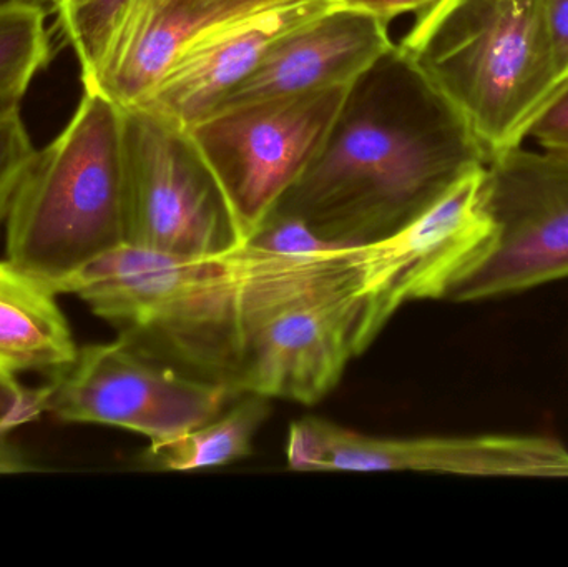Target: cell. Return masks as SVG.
<instances>
[{
  "instance_id": "cell-15",
  "label": "cell",
  "mask_w": 568,
  "mask_h": 567,
  "mask_svg": "<svg viewBox=\"0 0 568 567\" xmlns=\"http://www.w3.org/2000/svg\"><path fill=\"white\" fill-rule=\"evenodd\" d=\"M59 293L12 260H0V372L55 375L79 353Z\"/></svg>"
},
{
  "instance_id": "cell-19",
  "label": "cell",
  "mask_w": 568,
  "mask_h": 567,
  "mask_svg": "<svg viewBox=\"0 0 568 567\" xmlns=\"http://www.w3.org/2000/svg\"><path fill=\"white\" fill-rule=\"evenodd\" d=\"M245 243L283 255H314L347 246L323 239L296 216L280 213H270L268 219Z\"/></svg>"
},
{
  "instance_id": "cell-12",
  "label": "cell",
  "mask_w": 568,
  "mask_h": 567,
  "mask_svg": "<svg viewBox=\"0 0 568 567\" xmlns=\"http://www.w3.org/2000/svg\"><path fill=\"white\" fill-rule=\"evenodd\" d=\"M337 7V0H273L210 23L180 47L136 105L189 130L255 69L280 37Z\"/></svg>"
},
{
  "instance_id": "cell-6",
  "label": "cell",
  "mask_w": 568,
  "mask_h": 567,
  "mask_svg": "<svg viewBox=\"0 0 568 567\" xmlns=\"http://www.w3.org/2000/svg\"><path fill=\"white\" fill-rule=\"evenodd\" d=\"M120 109L125 242L182 255H220L242 245L189 130L142 105Z\"/></svg>"
},
{
  "instance_id": "cell-11",
  "label": "cell",
  "mask_w": 568,
  "mask_h": 567,
  "mask_svg": "<svg viewBox=\"0 0 568 567\" xmlns=\"http://www.w3.org/2000/svg\"><path fill=\"white\" fill-rule=\"evenodd\" d=\"M286 459L294 472L568 478V448L547 436L381 438L314 416L290 426Z\"/></svg>"
},
{
  "instance_id": "cell-9",
  "label": "cell",
  "mask_w": 568,
  "mask_h": 567,
  "mask_svg": "<svg viewBox=\"0 0 568 567\" xmlns=\"http://www.w3.org/2000/svg\"><path fill=\"white\" fill-rule=\"evenodd\" d=\"M40 392L43 412L60 422L129 429L150 445L185 435L243 395L185 375L119 336L80 346L75 360L49 376Z\"/></svg>"
},
{
  "instance_id": "cell-17",
  "label": "cell",
  "mask_w": 568,
  "mask_h": 567,
  "mask_svg": "<svg viewBox=\"0 0 568 567\" xmlns=\"http://www.w3.org/2000/svg\"><path fill=\"white\" fill-rule=\"evenodd\" d=\"M50 57L45 13L0 10V119L19 112L30 82Z\"/></svg>"
},
{
  "instance_id": "cell-5",
  "label": "cell",
  "mask_w": 568,
  "mask_h": 567,
  "mask_svg": "<svg viewBox=\"0 0 568 567\" xmlns=\"http://www.w3.org/2000/svg\"><path fill=\"white\" fill-rule=\"evenodd\" d=\"M125 242L122 109L95 90L27 166L6 220L7 259L47 283Z\"/></svg>"
},
{
  "instance_id": "cell-8",
  "label": "cell",
  "mask_w": 568,
  "mask_h": 567,
  "mask_svg": "<svg viewBox=\"0 0 568 567\" xmlns=\"http://www.w3.org/2000/svg\"><path fill=\"white\" fill-rule=\"evenodd\" d=\"M489 206V169L476 162L403 229L357 245L356 266L366 298L364 352L400 306L449 298L496 239Z\"/></svg>"
},
{
  "instance_id": "cell-13",
  "label": "cell",
  "mask_w": 568,
  "mask_h": 567,
  "mask_svg": "<svg viewBox=\"0 0 568 567\" xmlns=\"http://www.w3.org/2000/svg\"><path fill=\"white\" fill-rule=\"evenodd\" d=\"M389 22L364 10L337 7L280 37L255 69L210 113L258 100L349 85L393 49ZM209 113V115H210Z\"/></svg>"
},
{
  "instance_id": "cell-24",
  "label": "cell",
  "mask_w": 568,
  "mask_h": 567,
  "mask_svg": "<svg viewBox=\"0 0 568 567\" xmlns=\"http://www.w3.org/2000/svg\"><path fill=\"white\" fill-rule=\"evenodd\" d=\"M346 9L364 10L389 22L394 17L407 12H423L439 0H337Z\"/></svg>"
},
{
  "instance_id": "cell-22",
  "label": "cell",
  "mask_w": 568,
  "mask_h": 567,
  "mask_svg": "<svg viewBox=\"0 0 568 567\" xmlns=\"http://www.w3.org/2000/svg\"><path fill=\"white\" fill-rule=\"evenodd\" d=\"M542 6L554 85L559 99L568 89V0H542Z\"/></svg>"
},
{
  "instance_id": "cell-3",
  "label": "cell",
  "mask_w": 568,
  "mask_h": 567,
  "mask_svg": "<svg viewBox=\"0 0 568 567\" xmlns=\"http://www.w3.org/2000/svg\"><path fill=\"white\" fill-rule=\"evenodd\" d=\"M396 47L486 163L526 145L556 102L542 0H439Z\"/></svg>"
},
{
  "instance_id": "cell-16",
  "label": "cell",
  "mask_w": 568,
  "mask_h": 567,
  "mask_svg": "<svg viewBox=\"0 0 568 567\" xmlns=\"http://www.w3.org/2000/svg\"><path fill=\"white\" fill-rule=\"evenodd\" d=\"M270 402L266 396L245 393L216 418L179 438L150 445L143 462L160 472L185 473L220 468L248 458L260 428L272 413Z\"/></svg>"
},
{
  "instance_id": "cell-26",
  "label": "cell",
  "mask_w": 568,
  "mask_h": 567,
  "mask_svg": "<svg viewBox=\"0 0 568 567\" xmlns=\"http://www.w3.org/2000/svg\"><path fill=\"white\" fill-rule=\"evenodd\" d=\"M59 0H0V10L32 9L42 13L55 12Z\"/></svg>"
},
{
  "instance_id": "cell-2",
  "label": "cell",
  "mask_w": 568,
  "mask_h": 567,
  "mask_svg": "<svg viewBox=\"0 0 568 567\" xmlns=\"http://www.w3.org/2000/svg\"><path fill=\"white\" fill-rule=\"evenodd\" d=\"M356 249L283 255L235 246L240 298V393L314 405L363 355L366 298Z\"/></svg>"
},
{
  "instance_id": "cell-20",
  "label": "cell",
  "mask_w": 568,
  "mask_h": 567,
  "mask_svg": "<svg viewBox=\"0 0 568 567\" xmlns=\"http://www.w3.org/2000/svg\"><path fill=\"white\" fill-rule=\"evenodd\" d=\"M36 152L20 112L0 119V225Z\"/></svg>"
},
{
  "instance_id": "cell-10",
  "label": "cell",
  "mask_w": 568,
  "mask_h": 567,
  "mask_svg": "<svg viewBox=\"0 0 568 567\" xmlns=\"http://www.w3.org/2000/svg\"><path fill=\"white\" fill-rule=\"evenodd\" d=\"M497 232L454 302L516 295L568 279V155L517 146L487 163Z\"/></svg>"
},
{
  "instance_id": "cell-23",
  "label": "cell",
  "mask_w": 568,
  "mask_h": 567,
  "mask_svg": "<svg viewBox=\"0 0 568 567\" xmlns=\"http://www.w3.org/2000/svg\"><path fill=\"white\" fill-rule=\"evenodd\" d=\"M530 140L537 149L568 155V89L534 123Z\"/></svg>"
},
{
  "instance_id": "cell-7",
  "label": "cell",
  "mask_w": 568,
  "mask_h": 567,
  "mask_svg": "<svg viewBox=\"0 0 568 567\" xmlns=\"http://www.w3.org/2000/svg\"><path fill=\"white\" fill-rule=\"evenodd\" d=\"M349 85L245 103L210 113L190 126V136L215 175L243 243L316 155Z\"/></svg>"
},
{
  "instance_id": "cell-27",
  "label": "cell",
  "mask_w": 568,
  "mask_h": 567,
  "mask_svg": "<svg viewBox=\"0 0 568 567\" xmlns=\"http://www.w3.org/2000/svg\"><path fill=\"white\" fill-rule=\"evenodd\" d=\"M252 2L265 3V2H273V0H252Z\"/></svg>"
},
{
  "instance_id": "cell-21",
  "label": "cell",
  "mask_w": 568,
  "mask_h": 567,
  "mask_svg": "<svg viewBox=\"0 0 568 567\" xmlns=\"http://www.w3.org/2000/svg\"><path fill=\"white\" fill-rule=\"evenodd\" d=\"M43 412L42 392L20 385L17 376L0 372V443L19 426L36 422Z\"/></svg>"
},
{
  "instance_id": "cell-25",
  "label": "cell",
  "mask_w": 568,
  "mask_h": 567,
  "mask_svg": "<svg viewBox=\"0 0 568 567\" xmlns=\"http://www.w3.org/2000/svg\"><path fill=\"white\" fill-rule=\"evenodd\" d=\"M23 456L10 445L9 439L0 443V475H10V473L30 472Z\"/></svg>"
},
{
  "instance_id": "cell-14",
  "label": "cell",
  "mask_w": 568,
  "mask_h": 567,
  "mask_svg": "<svg viewBox=\"0 0 568 567\" xmlns=\"http://www.w3.org/2000/svg\"><path fill=\"white\" fill-rule=\"evenodd\" d=\"M255 6L252 0H129L95 62L82 73L83 89L119 107L136 105L193 33Z\"/></svg>"
},
{
  "instance_id": "cell-1",
  "label": "cell",
  "mask_w": 568,
  "mask_h": 567,
  "mask_svg": "<svg viewBox=\"0 0 568 567\" xmlns=\"http://www.w3.org/2000/svg\"><path fill=\"white\" fill-rule=\"evenodd\" d=\"M484 162L449 107L397 50L349 85L316 155L272 213L339 245L393 235Z\"/></svg>"
},
{
  "instance_id": "cell-4",
  "label": "cell",
  "mask_w": 568,
  "mask_h": 567,
  "mask_svg": "<svg viewBox=\"0 0 568 567\" xmlns=\"http://www.w3.org/2000/svg\"><path fill=\"white\" fill-rule=\"evenodd\" d=\"M49 285L82 300L139 352L236 389L242 279L235 249L182 255L123 242Z\"/></svg>"
},
{
  "instance_id": "cell-18",
  "label": "cell",
  "mask_w": 568,
  "mask_h": 567,
  "mask_svg": "<svg viewBox=\"0 0 568 567\" xmlns=\"http://www.w3.org/2000/svg\"><path fill=\"white\" fill-rule=\"evenodd\" d=\"M129 0H59L60 30L79 59L82 73L95 62L103 42Z\"/></svg>"
}]
</instances>
